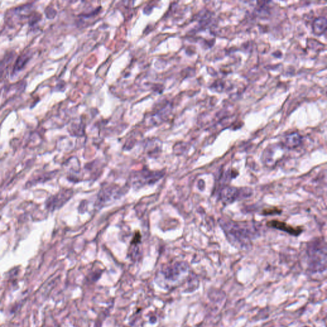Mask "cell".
Instances as JSON below:
<instances>
[{
	"mask_svg": "<svg viewBox=\"0 0 327 327\" xmlns=\"http://www.w3.org/2000/svg\"><path fill=\"white\" fill-rule=\"evenodd\" d=\"M253 192L249 188H236L234 187H224L221 192V200L224 204H230L235 201L249 198Z\"/></svg>",
	"mask_w": 327,
	"mask_h": 327,
	"instance_id": "cell-2",
	"label": "cell"
},
{
	"mask_svg": "<svg viewBox=\"0 0 327 327\" xmlns=\"http://www.w3.org/2000/svg\"><path fill=\"white\" fill-rule=\"evenodd\" d=\"M301 142H302V137L297 132L289 134L286 137L285 145L288 149L297 148L300 145Z\"/></svg>",
	"mask_w": 327,
	"mask_h": 327,
	"instance_id": "cell-8",
	"label": "cell"
},
{
	"mask_svg": "<svg viewBox=\"0 0 327 327\" xmlns=\"http://www.w3.org/2000/svg\"><path fill=\"white\" fill-rule=\"evenodd\" d=\"M221 225L230 241L235 245L246 246L255 238L257 230L253 224L221 220Z\"/></svg>",
	"mask_w": 327,
	"mask_h": 327,
	"instance_id": "cell-1",
	"label": "cell"
},
{
	"mask_svg": "<svg viewBox=\"0 0 327 327\" xmlns=\"http://www.w3.org/2000/svg\"><path fill=\"white\" fill-rule=\"evenodd\" d=\"M267 226L283 231V232L296 237L300 235L303 231L302 228L300 227H294V226H290L286 222L277 221V220H272V221H268L267 222Z\"/></svg>",
	"mask_w": 327,
	"mask_h": 327,
	"instance_id": "cell-5",
	"label": "cell"
},
{
	"mask_svg": "<svg viewBox=\"0 0 327 327\" xmlns=\"http://www.w3.org/2000/svg\"><path fill=\"white\" fill-rule=\"evenodd\" d=\"M31 54L30 53H25L24 54L20 56L17 59L14 68H13L12 74H16L25 68L26 65L31 59Z\"/></svg>",
	"mask_w": 327,
	"mask_h": 327,
	"instance_id": "cell-6",
	"label": "cell"
},
{
	"mask_svg": "<svg viewBox=\"0 0 327 327\" xmlns=\"http://www.w3.org/2000/svg\"><path fill=\"white\" fill-rule=\"evenodd\" d=\"M13 58H14V55L10 53L9 55L6 56V57L4 58L3 60L0 62V78L3 76L4 71H5L8 64L12 61Z\"/></svg>",
	"mask_w": 327,
	"mask_h": 327,
	"instance_id": "cell-9",
	"label": "cell"
},
{
	"mask_svg": "<svg viewBox=\"0 0 327 327\" xmlns=\"http://www.w3.org/2000/svg\"><path fill=\"white\" fill-rule=\"evenodd\" d=\"M327 30V19L326 18L316 19L313 25V31L315 35H322Z\"/></svg>",
	"mask_w": 327,
	"mask_h": 327,
	"instance_id": "cell-7",
	"label": "cell"
},
{
	"mask_svg": "<svg viewBox=\"0 0 327 327\" xmlns=\"http://www.w3.org/2000/svg\"><path fill=\"white\" fill-rule=\"evenodd\" d=\"M73 191L71 190H63L59 192L55 196H51L47 200L46 208L51 211H54L60 208L72 198Z\"/></svg>",
	"mask_w": 327,
	"mask_h": 327,
	"instance_id": "cell-4",
	"label": "cell"
},
{
	"mask_svg": "<svg viewBox=\"0 0 327 327\" xmlns=\"http://www.w3.org/2000/svg\"><path fill=\"white\" fill-rule=\"evenodd\" d=\"M282 210L277 208H266L262 211V214L264 215H273L280 214Z\"/></svg>",
	"mask_w": 327,
	"mask_h": 327,
	"instance_id": "cell-10",
	"label": "cell"
},
{
	"mask_svg": "<svg viewBox=\"0 0 327 327\" xmlns=\"http://www.w3.org/2000/svg\"><path fill=\"white\" fill-rule=\"evenodd\" d=\"M163 175L162 172H151L145 170L136 173L132 177V181L134 185L140 187L145 185L152 184L161 179Z\"/></svg>",
	"mask_w": 327,
	"mask_h": 327,
	"instance_id": "cell-3",
	"label": "cell"
}]
</instances>
